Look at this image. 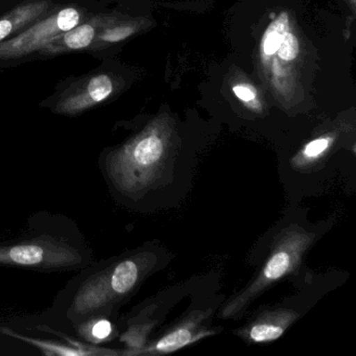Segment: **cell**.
<instances>
[{
    "label": "cell",
    "instance_id": "obj_7",
    "mask_svg": "<svg viewBox=\"0 0 356 356\" xmlns=\"http://www.w3.org/2000/svg\"><path fill=\"white\" fill-rule=\"evenodd\" d=\"M118 89L109 74H95L81 79L66 89L55 107L57 113L76 115L107 101Z\"/></svg>",
    "mask_w": 356,
    "mask_h": 356
},
{
    "label": "cell",
    "instance_id": "obj_3",
    "mask_svg": "<svg viewBox=\"0 0 356 356\" xmlns=\"http://www.w3.org/2000/svg\"><path fill=\"white\" fill-rule=\"evenodd\" d=\"M138 276V266L131 259L87 275L70 293L66 316L76 323L97 318L102 310L132 291Z\"/></svg>",
    "mask_w": 356,
    "mask_h": 356
},
{
    "label": "cell",
    "instance_id": "obj_10",
    "mask_svg": "<svg viewBox=\"0 0 356 356\" xmlns=\"http://www.w3.org/2000/svg\"><path fill=\"white\" fill-rule=\"evenodd\" d=\"M151 22L145 17H124L120 16L115 22L107 24L97 33L95 41L87 51H99L112 45L124 42L127 39L147 30Z\"/></svg>",
    "mask_w": 356,
    "mask_h": 356
},
{
    "label": "cell",
    "instance_id": "obj_15",
    "mask_svg": "<svg viewBox=\"0 0 356 356\" xmlns=\"http://www.w3.org/2000/svg\"><path fill=\"white\" fill-rule=\"evenodd\" d=\"M112 332L111 323L104 318H95V321L89 325V334L95 341L106 339Z\"/></svg>",
    "mask_w": 356,
    "mask_h": 356
},
{
    "label": "cell",
    "instance_id": "obj_8",
    "mask_svg": "<svg viewBox=\"0 0 356 356\" xmlns=\"http://www.w3.org/2000/svg\"><path fill=\"white\" fill-rule=\"evenodd\" d=\"M120 16V14H99L87 18L78 26L54 38L39 53L45 56H57L87 51L95 41L99 31L115 22Z\"/></svg>",
    "mask_w": 356,
    "mask_h": 356
},
{
    "label": "cell",
    "instance_id": "obj_11",
    "mask_svg": "<svg viewBox=\"0 0 356 356\" xmlns=\"http://www.w3.org/2000/svg\"><path fill=\"white\" fill-rule=\"evenodd\" d=\"M291 320L285 318L283 322H264L260 323V324L254 325L252 327L251 331H250V337L253 339L254 341H274V339H278L284 332L285 327L289 325Z\"/></svg>",
    "mask_w": 356,
    "mask_h": 356
},
{
    "label": "cell",
    "instance_id": "obj_12",
    "mask_svg": "<svg viewBox=\"0 0 356 356\" xmlns=\"http://www.w3.org/2000/svg\"><path fill=\"white\" fill-rule=\"evenodd\" d=\"M191 341H193V334L191 330L181 328L162 337L151 350L156 352H172L184 347Z\"/></svg>",
    "mask_w": 356,
    "mask_h": 356
},
{
    "label": "cell",
    "instance_id": "obj_4",
    "mask_svg": "<svg viewBox=\"0 0 356 356\" xmlns=\"http://www.w3.org/2000/svg\"><path fill=\"white\" fill-rule=\"evenodd\" d=\"M84 253L60 239L43 236L0 243V266L62 270L84 266Z\"/></svg>",
    "mask_w": 356,
    "mask_h": 356
},
{
    "label": "cell",
    "instance_id": "obj_2",
    "mask_svg": "<svg viewBox=\"0 0 356 356\" xmlns=\"http://www.w3.org/2000/svg\"><path fill=\"white\" fill-rule=\"evenodd\" d=\"M172 136L170 118L159 116L109 158L112 179L124 191L147 184L164 159Z\"/></svg>",
    "mask_w": 356,
    "mask_h": 356
},
{
    "label": "cell",
    "instance_id": "obj_5",
    "mask_svg": "<svg viewBox=\"0 0 356 356\" xmlns=\"http://www.w3.org/2000/svg\"><path fill=\"white\" fill-rule=\"evenodd\" d=\"M312 241V235L297 231L282 235L255 282L233 299L222 310V316L225 318L234 316L268 285L291 272L299 264L302 254L307 249Z\"/></svg>",
    "mask_w": 356,
    "mask_h": 356
},
{
    "label": "cell",
    "instance_id": "obj_6",
    "mask_svg": "<svg viewBox=\"0 0 356 356\" xmlns=\"http://www.w3.org/2000/svg\"><path fill=\"white\" fill-rule=\"evenodd\" d=\"M86 18L80 8L58 10L29 26L24 32L0 43V60H13L39 51L54 38L74 28Z\"/></svg>",
    "mask_w": 356,
    "mask_h": 356
},
{
    "label": "cell",
    "instance_id": "obj_16",
    "mask_svg": "<svg viewBox=\"0 0 356 356\" xmlns=\"http://www.w3.org/2000/svg\"><path fill=\"white\" fill-rule=\"evenodd\" d=\"M355 1L356 0H348V3L351 6L352 11H355Z\"/></svg>",
    "mask_w": 356,
    "mask_h": 356
},
{
    "label": "cell",
    "instance_id": "obj_9",
    "mask_svg": "<svg viewBox=\"0 0 356 356\" xmlns=\"http://www.w3.org/2000/svg\"><path fill=\"white\" fill-rule=\"evenodd\" d=\"M51 8L49 0H30L8 12L0 17V43L13 38L49 15Z\"/></svg>",
    "mask_w": 356,
    "mask_h": 356
},
{
    "label": "cell",
    "instance_id": "obj_1",
    "mask_svg": "<svg viewBox=\"0 0 356 356\" xmlns=\"http://www.w3.org/2000/svg\"><path fill=\"white\" fill-rule=\"evenodd\" d=\"M301 42L289 12L270 20L259 45V66L264 82L275 97L291 99L298 92V68L301 60Z\"/></svg>",
    "mask_w": 356,
    "mask_h": 356
},
{
    "label": "cell",
    "instance_id": "obj_14",
    "mask_svg": "<svg viewBox=\"0 0 356 356\" xmlns=\"http://www.w3.org/2000/svg\"><path fill=\"white\" fill-rule=\"evenodd\" d=\"M334 140V137L330 136H322L318 138L314 139V140L310 141L309 143L305 145L303 149V156L307 159H314L318 158V156L322 155L325 151L328 149L330 147L331 143Z\"/></svg>",
    "mask_w": 356,
    "mask_h": 356
},
{
    "label": "cell",
    "instance_id": "obj_13",
    "mask_svg": "<svg viewBox=\"0 0 356 356\" xmlns=\"http://www.w3.org/2000/svg\"><path fill=\"white\" fill-rule=\"evenodd\" d=\"M233 93L235 97L241 101V103L245 107L251 109L252 111L261 112L264 107H262L261 99H260L259 95H258L257 89L254 86L252 83L249 82H239L235 83L232 87Z\"/></svg>",
    "mask_w": 356,
    "mask_h": 356
}]
</instances>
